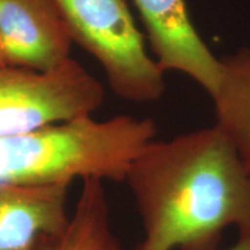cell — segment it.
Masks as SVG:
<instances>
[{
    "mask_svg": "<svg viewBox=\"0 0 250 250\" xmlns=\"http://www.w3.org/2000/svg\"><path fill=\"white\" fill-rule=\"evenodd\" d=\"M36 250H123L112 230L103 181H83L80 195L61 232L49 236Z\"/></svg>",
    "mask_w": 250,
    "mask_h": 250,
    "instance_id": "9",
    "label": "cell"
},
{
    "mask_svg": "<svg viewBox=\"0 0 250 250\" xmlns=\"http://www.w3.org/2000/svg\"><path fill=\"white\" fill-rule=\"evenodd\" d=\"M71 184L0 182V250H36L66 226Z\"/></svg>",
    "mask_w": 250,
    "mask_h": 250,
    "instance_id": "7",
    "label": "cell"
},
{
    "mask_svg": "<svg viewBox=\"0 0 250 250\" xmlns=\"http://www.w3.org/2000/svg\"><path fill=\"white\" fill-rule=\"evenodd\" d=\"M1 65H7L5 62V58H4V54H2V49H1V44H0V66Z\"/></svg>",
    "mask_w": 250,
    "mask_h": 250,
    "instance_id": "11",
    "label": "cell"
},
{
    "mask_svg": "<svg viewBox=\"0 0 250 250\" xmlns=\"http://www.w3.org/2000/svg\"><path fill=\"white\" fill-rule=\"evenodd\" d=\"M151 118L92 115L0 139V182L51 186L76 179L124 182L131 166L155 139Z\"/></svg>",
    "mask_w": 250,
    "mask_h": 250,
    "instance_id": "2",
    "label": "cell"
},
{
    "mask_svg": "<svg viewBox=\"0 0 250 250\" xmlns=\"http://www.w3.org/2000/svg\"><path fill=\"white\" fill-rule=\"evenodd\" d=\"M71 39L101 65L118 98L155 102L166 90L165 72L148 55L124 0H56Z\"/></svg>",
    "mask_w": 250,
    "mask_h": 250,
    "instance_id": "3",
    "label": "cell"
},
{
    "mask_svg": "<svg viewBox=\"0 0 250 250\" xmlns=\"http://www.w3.org/2000/svg\"><path fill=\"white\" fill-rule=\"evenodd\" d=\"M211 99L215 124L250 175V46L220 59V80Z\"/></svg>",
    "mask_w": 250,
    "mask_h": 250,
    "instance_id": "8",
    "label": "cell"
},
{
    "mask_svg": "<svg viewBox=\"0 0 250 250\" xmlns=\"http://www.w3.org/2000/svg\"><path fill=\"white\" fill-rule=\"evenodd\" d=\"M72 43L56 0H0V44L7 65L56 70L71 59Z\"/></svg>",
    "mask_w": 250,
    "mask_h": 250,
    "instance_id": "6",
    "label": "cell"
},
{
    "mask_svg": "<svg viewBox=\"0 0 250 250\" xmlns=\"http://www.w3.org/2000/svg\"><path fill=\"white\" fill-rule=\"evenodd\" d=\"M104 100L100 81L71 58L56 70L0 66V139L93 115Z\"/></svg>",
    "mask_w": 250,
    "mask_h": 250,
    "instance_id": "4",
    "label": "cell"
},
{
    "mask_svg": "<svg viewBox=\"0 0 250 250\" xmlns=\"http://www.w3.org/2000/svg\"><path fill=\"white\" fill-rule=\"evenodd\" d=\"M154 59L162 71L189 77L212 96L220 80V59L197 31L187 0H133Z\"/></svg>",
    "mask_w": 250,
    "mask_h": 250,
    "instance_id": "5",
    "label": "cell"
},
{
    "mask_svg": "<svg viewBox=\"0 0 250 250\" xmlns=\"http://www.w3.org/2000/svg\"><path fill=\"white\" fill-rule=\"evenodd\" d=\"M224 250H250V229L239 232L236 242Z\"/></svg>",
    "mask_w": 250,
    "mask_h": 250,
    "instance_id": "10",
    "label": "cell"
},
{
    "mask_svg": "<svg viewBox=\"0 0 250 250\" xmlns=\"http://www.w3.org/2000/svg\"><path fill=\"white\" fill-rule=\"evenodd\" d=\"M124 182L143 221L137 250H210L227 227L250 229V175L217 124L154 139Z\"/></svg>",
    "mask_w": 250,
    "mask_h": 250,
    "instance_id": "1",
    "label": "cell"
}]
</instances>
